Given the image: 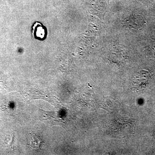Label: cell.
Instances as JSON below:
<instances>
[{
    "label": "cell",
    "mask_w": 155,
    "mask_h": 155,
    "mask_svg": "<svg viewBox=\"0 0 155 155\" xmlns=\"http://www.w3.org/2000/svg\"><path fill=\"white\" fill-rule=\"evenodd\" d=\"M150 74L146 71H142L137 75L135 84V87L139 91H142L146 87L149 83Z\"/></svg>",
    "instance_id": "1"
},
{
    "label": "cell",
    "mask_w": 155,
    "mask_h": 155,
    "mask_svg": "<svg viewBox=\"0 0 155 155\" xmlns=\"http://www.w3.org/2000/svg\"><path fill=\"white\" fill-rule=\"evenodd\" d=\"M27 141L28 145L35 149H39L44 143L39 137L32 133L27 136Z\"/></svg>",
    "instance_id": "2"
}]
</instances>
